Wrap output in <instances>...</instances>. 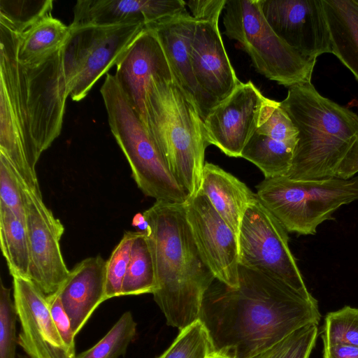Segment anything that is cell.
Masks as SVG:
<instances>
[{
	"label": "cell",
	"mask_w": 358,
	"mask_h": 358,
	"mask_svg": "<svg viewBox=\"0 0 358 358\" xmlns=\"http://www.w3.org/2000/svg\"><path fill=\"white\" fill-rule=\"evenodd\" d=\"M323 358H358V348L341 344L323 345Z\"/></svg>",
	"instance_id": "38"
},
{
	"label": "cell",
	"mask_w": 358,
	"mask_h": 358,
	"mask_svg": "<svg viewBox=\"0 0 358 358\" xmlns=\"http://www.w3.org/2000/svg\"><path fill=\"white\" fill-rule=\"evenodd\" d=\"M257 196L287 232L315 234L341 206L358 199V177L294 180L286 176L264 179Z\"/></svg>",
	"instance_id": "8"
},
{
	"label": "cell",
	"mask_w": 358,
	"mask_h": 358,
	"mask_svg": "<svg viewBox=\"0 0 358 358\" xmlns=\"http://www.w3.org/2000/svg\"><path fill=\"white\" fill-rule=\"evenodd\" d=\"M213 353L209 332L198 320L180 330L171 346L157 358H208Z\"/></svg>",
	"instance_id": "28"
},
{
	"label": "cell",
	"mask_w": 358,
	"mask_h": 358,
	"mask_svg": "<svg viewBox=\"0 0 358 358\" xmlns=\"http://www.w3.org/2000/svg\"><path fill=\"white\" fill-rule=\"evenodd\" d=\"M317 336V325L305 326L252 358H309Z\"/></svg>",
	"instance_id": "32"
},
{
	"label": "cell",
	"mask_w": 358,
	"mask_h": 358,
	"mask_svg": "<svg viewBox=\"0 0 358 358\" xmlns=\"http://www.w3.org/2000/svg\"><path fill=\"white\" fill-rule=\"evenodd\" d=\"M73 11L71 28L131 23L145 27L187 10L182 0H78Z\"/></svg>",
	"instance_id": "19"
},
{
	"label": "cell",
	"mask_w": 358,
	"mask_h": 358,
	"mask_svg": "<svg viewBox=\"0 0 358 358\" xmlns=\"http://www.w3.org/2000/svg\"><path fill=\"white\" fill-rule=\"evenodd\" d=\"M70 33L69 25L54 17L52 13L45 15L20 34L19 62L36 64L46 60L64 45Z\"/></svg>",
	"instance_id": "23"
},
{
	"label": "cell",
	"mask_w": 358,
	"mask_h": 358,
	"mask_svg": "<svg viewBox=\"0 0 358 358\" xmlns=\"http://www.w3.org/2000/svg\"><path fill=\"white\" fill-rule=\"evenodd\" d=\"M143 215L155 272L153 298L168 325L180 331L199 320L204 296L215 280L191 234L184 204L156 201Z\"/></svg>",
	"instance_id": "3"
},
{
	"label": "cell",
	"mask_w": 358,
	"mask_h": 358,
	"mask_svg": "<svg viewBox=\"0 0 358 358\" xmlns=\"http://www.w3.org/2000/svg\"><path fill=\"white\" fill-rule=\"evenodd\" d=\"M115 66V78L146 129V95L152 79L173 77L163 48L153 31L145 27Z\"/></svg>",
	"instance_id": "16"
},
{
	"label": "cell",
	"mask_w": 358,
	"mask_h": 358,
	"mask_svg": "<svg viewBox=\"0 0 358 358\" xmlns=\"http://www.w3.org/2000/svg\"><path fill=\"white\" fill-rule=\"evenodd\" d=\"M138 231H125L106 260V300L122 296V287L131 257L133 243Z\"/></svg>",
	"instance_id": "31"
},
{
	"label": "cell",
	"mask_w": 358,
	"mask_h": 358,
	"mask_svg": "<svg viewBox=\"0 0 358 358\" xmlns=\"http://www.w3.org/2000/svg\"><path fill=\"white\" fill-rule=\"evenodd\" d=\"M280 103L298 130L285 176L294 180L335 178L358 136V115L321 95L311 82L288 87Z\"/></svg>",
	"instance_id": "4"
},
{
	"label": "cell",
	"mask_w": 358,
	"mask_h": 358,
	"mask_svg": "<svg viewBox=\"0 0 358 358\" xmlns=\"http://www.w3.org/2000/svg\"><path fill=\"white\" fill-rule=\"evenodd\" d=\"M16 358H29L27 356L21 355H17Z\"/></svg>",
	"instance_id": "41"
},
{
	"label": "cell",
	"mask_w": 358,
	"mask_h": 358,
	"mask_svg": "<svg viewBox=\"0 0 358 358\" xmlns=\"http://www.w3.org/2000/svg\"><path fill=\"white\" fill-rule=\"evenodd\" d=\"M287 233L256 195L245 210L238 235L239 265L274 278L315 301L290 250Z\"/></svg>",
	"instance_id": "10"
},
{
	"label": "cell",
	"mask_w": 358,
	"mask_h": 358,
	"mask_svg": "<svg viewBox=\"0 0 358 358\" xmlns=\"http://www.w3.org/2000/svg\"><path fill=\"white\" fill-rule=\"evenodd\" d=\"M106 260L101 255L85 258L70 270L57 292L76 336L106 298Z\"/></svg>",
	"instance_id": "20"
},
{
	"label": "cell",
	"mask_w": 358,
	"mask_h": 358,
	"mask_svg": "<svg viewBox=\"0 0 358 358\" xmlns=\"http://www.w3.org/2000/svg\"><path fill=\"white\" fill-rule=\"evenodd\" d=\"M226 0H191L185 1L196 20L208 19L220 16L224 10Z\"/></svg>",
	"instance_id": "36"
},
{
	"label": "cell",
	"mask_w": 358,
	"mask_h": 358,
	"mask_svg": "<svg viewBox=\"0 0 358 358\" xmlns=\"http://www.w3.org/2000/svg\"><path fill=\"white\" fill-rule=\"evenodd\" d=\"M224 34L238 42L256 71L285 87L311 82L316 59L303 56L272 29L259 0H226Z\"/></svg>",
	"instance_id": "7"
},
{
	"label": "cell",
	"mask_w": 358,
	"mask_h": 358,
	"mask_svg": "<svg viewBox=\"0 0 358 358\" xmlns=\"http://www.w3.org/2000/svg\"><path fill=\"white\" fill-rule=\"evenodd\" d=\"M48 308L55 324L65 345L73 353L75 350V334L71 320L62 303L57 292L46 296Z\"/></svg>",
	"instance_id": "35"
},
{
	"label": "cell",
	"mask_w": 358,
	"mask_h": 358,
	"mask_svg": "<svg viewBox=\"0 0 358 358\" xmlns=\"http://www.w3.org/2000/svg\"><path fill=\"white\" fill-rule=\"evenodd\" d=\"M22 184L9 161L0 153V207L6 208L17 217L26 220Z\"/></svg>",
	"instance_id": "34"
},
{
	"label": "cell",
	"mask_w": 358,
	"mask_h": 358,
	"mask_svg": "<svg viewBox=\"0 0 358 358\" xmlns=\"http://www.w3.org/2000/svg\"><path fill=\"white\" fill-rule=\"evenodd\" d=\"M20 34L0 20V143L24 147L30 167L59 136L69 96L63 47L36 64L19 62Z\"/></svg>",
	"instance_id": "2"
},
{
	"label": "cell",
	"mask_w": 358,
	"mask_h": 358,
	"mask_svg": "<svg viewBox=\"0 0 358 358\" xmlns=\"http://www.w3.org/2000/svg\"><path fill=\"white\" fill-rule=\"evenodd\" d=\"M358 173V136L340 163L336 178L350 179Z\"/></svg>",
	"instance_id": "37"
},
{
	"label": "cell",
	"mask_w": 358,
	"mask_h": 358,
	"mask_svg": "<svg viewBox=\"0 0 358 358\" xmlns=\"http://www.w3.org/2000/svg\"><path fill=\"white\" fill-rule=\"evenodd\" d=\"M136 326L131 313L125 312L98 343L76 358H119L124 356L136 336Z\"/></svg>",
	"instance_id": "27"
},
{
	"label": "cell",
	"mask_w": 358,
	"mask_h": 358,
	"mask_svg": "<svg viewBox=\"0 0 358 358\" xmlns=\"http://www.w3.org/2000/svg\"><path fill=\"white\" fill-rule=\"evenodd\" d=\"M208 358H229L221 355H218L216 353H213L211 356H210Z\"/></svg>",
	"instance_id": "40"
},
{
	"label": "cell",
	"mask_w": 358,
	"mask_h": 358,
	"mask_svg": "<svg viewBox=\"0 0 358 358\" xmlns=\"http://www.w3.org/2000/svg\"><path fill=\"white\" fill-rule=\"evenodd\" d=\"M0 245L10 275L29 278L31 256L26 220L3 207H0Z\"/></svg>",
	"instance_id": "24"
},
{
	"label": "cell",
	"mask_w": 358,
	"mask_h": 358,
	"mask_svg": "<svg viewBox=\"0 0 358 358\" xmlns=\"http://www.w3.org/2000/svg\"><path fill=\"white\" fill-rule=\"evenodd\" d=\"M132 226L136 229V231L146 234L149 229V223L145 217L143 213H136L132 219Z\"/></svg>",
	"instance_id": "39"
},
{
	"label": "cell",
	"mask_w": 358,
	"mask_h": 358,
	"mask_svg": "<svg viewBox=\"0 0 358 358\" xmlns=\"http://www.w3.org/2000/svg\"><path fill=\"white\" fill-rule=\"evenodd\" d=\"M196 20L188 11L146 25L157 37L174 79L196 107L203 120L217 104L200 88L190 59L191 43Z\"/></svg>",
	"instance_id": "18"
},
{
	"label": "cell",
	"mask_w": 358,
	"mask_h": 358,
	"mask_svg": "<svg viewBox=\"0 0 358 358\" xmlns=\"http://www.w3.org/2000/svg\"><path fill=\"white\" fill-rule=\"evenodd\" d=\"M200 190L238 236L245 210L256 194L231 173L206 162Z\"/></svg>",
	"instance_id": "21"
},
{
	"label": "cell",
	"mask_w": 358,
	"mask_h": 358,
	"mask_svg": "<svg viewBox=\"0 0 358 358\" xmlns=\"http://www.w3.org/2000/svg\"><path fill=\"white\" fill-rule=\"evenodd\" d=\"M146 130L189 197L201 189L208 143L203 120L174 78L154 77L146 95Z\"/></svg>",
	"instance_id": "5"
},
{
	"label": "cell",
	"mask_w": 358,
	"mask_h": 358,
	"mask_svg": "<svg viewBox=\"0 0 358 358\" xmlns=\"http://www.w3.org/2000/svg\"><path fill=\"white\" fill-rule=\"evenodd\" d=\"M100 92L110 131L129 163L138 187L156 201L185 203L188 193L171 173L114 75L106 74Z\"/></svg>",
	"instance_id": "6"
},
{
	"label": "cell",
	"mask_w": 358,
	"mask_h": 358,
	"mask_svg": "<svg viewBox=\"0 0 358 358\" xmlns=\"http://www.w3.org/2000/svg\"><path fill=\"white\" fill-rule=\"evenodd\" d=\"M155 288L153 259L147 236L138 232L122 287V296L152 294Z\"/></svg>",
	"instance_id": "26"
},
{
	"label": "cell",
	"mask_w": 358,
	"mask_h": 358,
	"mask_svg": "<svg viewBox=\"0 0 358 358\" xmlns=\"http://www.w3.org/2000/svg\"><path fill=\"white\" fill-rule=\"evenodd\" d=\"M266 98L252 81L241 82L203 120L209 145H215L229 157H241L257 129Z\"/></svg>",
	"instance_id": "14"
},
{
	"label": "cell",
	"mask_w": 358,
	"mask_h": 358,
	"mask_svg": "<svg viewBox=\"0 0 358 358\" xmlns=\"http://www.w3.org/2000/svg\"><path fill=\"white\" fill-rule=\"evenodd\" d=\"M144 28L140 23L71 27L62 49L64 73L71 99H83L97 80L117 64Z\"/></svg>",
	"instance_id": "9"
},
{
	"label": "cell",
	"mask_w": 358,
	"mask_h": 358,
	"mask_svg": "<svg viewBox=\"0 0 358 358\" xmlns=\"http://www.w3.org/2000/svg\"><path fill=\"white\" fill-rule=\"evenodd\" d=\"M274 32L303 56L317 59L331 53L322 0H259Z\"/></svg>",
	"instance_id": "13"
},
{
	"label": "cell",
	"mask_w": 358,
	"mask_h": 358,
	"mask_svg": "<svg viewBox=\"0 0 358 358\" xmlns=\"http://www.w3.org/2000/svg\"><path fill=\"white\" fill-rule=\"evenodd\" d=\"M22 188L30 247L29 279L48 296L59 290L70 273L60 247L64 227L45 204L41 191Z\"/></svg>",
	"instance_id": "11"
},
{
	"label": "cell",
	"mask_w": 358,
	"mask_h": 358,
	"mask_svg": "<svg viewBox=\"0 0 358 358\" xmlns=\"http://www.w3.org/2000/svg\"><path fill=\"white\" fill-rule=\"evenodd\" d=\"M53 1L0 0V20L20 34L51 13Z\"/></svg>",
	"instance_id": "29"
},
{
	"label": "cell",
	"mask_w": 358,
	"mask_h": 358,
	"mask_svg": "<svg viewBox=\"0 0 358 358\" xmlns=\"http://www.w3.org/2000/svg\"><path fill=\"white\" fill-rule=\"evenodd\" d=\"M185 216L200 255L215 279L238 287V236L201 190L185 203Z\"/></svg>",
	"instance_id": "12"
},
{
	"label": "cell",
	"mask_w": 358,
	"mask_h": 358,
	"mask_svg": "<svg viewBox=\"0 0 358 358\" xmlns=\"http://www.w3.org/2000/svg\"><path fill=\"white\" fill-rule=\"evenodd\" d=\"M295 147L255 131L241 157L257 166L265 179L285 176L291 167Z\"/></svg>",
	"instance_id": "25"
},
{
	"label": "cell",
	"mask_w": 358,
	"mask_h": 358,
	"mask_svg": "<svg viewBox=\"0 0 358 358\" xmlns=\"http://www.w3.org/2000/svg\"><path fill=\"white\" fill-rule=\"evenodd\" d=\"M334 55L358 81V0H322Z\"/></svg>",
	"instance_id": "22"
},
{
	"label": "cell",
	"mask_w": 358,
	"mask_h": 358,
	"mask_svg": "<svg viewBox=\"0 0 358 358\" xmlns=\"http://www.w3.org/2000/svg\"><path fill=\"white\" fill-rule=\"evenodd\" d=\"M220 16L196 20L190 59L201 90L217 104L241 83L230 62L220 31Z\"/></svg>",
	"instance_id": "17"
},
{
	"label": "cell",
	"mask_w": 358,
	"mask_h": 358,
	"mask_svg": "<svg viewBox=\"0 0 358 358\" xmlns=\"http://www.w3.org/2000/svg\"><path fill=\"white\" fill-rule=\"evenodd\" d=\"M11 289L0 285V358H16V322L17 314Z\"/></svg>",
	"instance_id": "33"
},
{
	"label": "cell",
	"mask_w": 358,
	"mask_h": 358,
	"mask_svg": "<svg viewBox=\"0 0 358 358\" xmlns=\"http://www.w3.org/2000/svg\"><path fill=\"white\" fill-rule=\"evenodd\" d=\"M13 301L20 331L17 345L29 358H76L64 343L46 296L28 278L13 277Z\"/></svg>",
	"instance_id": "15"
},
{
	"label": "cell",
	"mask_w": 358,
	"mask_h": 358,
	"mask_svg": "<svg viewBox=\"0 0 358 358\" xmlns=\"http://www.w3.org/2000/svg\"><path fill=\"white\" fill-rule=\"evenodd\" d=\"M321 319L317 301L306 299L282 282L239 265L238 287L215 280L206 292L199 320L215 353L252 358Z\"/></svg>",
	"instance_id": "1"
},
{
	"label": "cell",
	"mask_w": 358,
	"mask_h": 358,
	"mask_svg": "<svg viewBox=\"0 0 358 358\" xmlns=\"http://www.w3.org/2000/svg\"><path fill=\"white\" fill-rule=\"evenodd\" d=\"M322 338L323 345L341 343L358 348V308L345 306L328 313Z\"/></svg>",
	"instance_id": "30"
}]
</instances>
